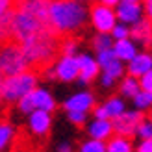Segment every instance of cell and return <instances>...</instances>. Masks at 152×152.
Wrapping results in <instances>:
<instances>
[{
    "label": "cell",
    "instance_id": "19",
    "mask_svg": "<svg viewBox=\"0 0 152 152\" xmlns=\"http://www.w3.org/2000/svg\"><path fill=\"white\" fill-rule=\"evenodd\" d=\"M102 106H104V110H106V115H108V119H115V117H119L121 113L126 110V102H124V98L121 96V95L110 96Z\"/></svg>",
    "mask_w": 152,
    "mask_h": 152
},
{
    "label": "cell",
    "instance_id": "11",
    "mask_svg": "<svg viewBox=\"0 0 152 152\" xmlns=\"http://www.w3.org/2000/svg\"><path fill=\"white\" fill-rule=\"evenodd\" d=\"M28 128L34 135H47L52 128V113L45 110H34L28 113Z\"/></svg>",
    "mask_w": 152,
    "mask_h": 152
},
{
    "label": "cell",
    "instance_id": "8",
    "mask_svg": "<svg viewBox=\"0 0 152 152\" xmlns=\"http://www.w3.org/2000/svg\"><path fill=\"white\" fill-rule=\"evenodd\" d=\"M76 63H78V78H76V82L80 86H89L95 78H98L100 67H98L95 56L87 54V52L76 54Z\"/></svg>",
    "mask_w": 152,
    "mask_h": 152
},
{
    "label": "cell",
    "instance_id": "9",
    "mask_svg": "<svg viewBox=\"0 0 152 152\" xmlns=\"http://www.w3.org/2000/svg\"><path fill=\"white\" fill-rule=\"evenodd\" d=\"M115 10V17L119 22H124V24H134L139 19L145 17V7L141 2H132V0H119V2L113 6Z\"/></svg>",
    "mask_w": 152,
    "mask_h": 152
},
{
    "label": "cell",
    "instance_id": "36",
    "mask_svg": "<svg viewBox=\"0 0 152 152\" xmlns=\"http://www.w3.org/2000/svg\"><path fill=\"white\" fill-rule=\"evenodd\" d=\"M13 10V0H0V17Z\"/></svg>",
    "mask_w": 152,
    "mask_h": 152
},
{
    "label": "cell",
    "instance_id": "24",
    "mask_svg": "<svg viewBox=\"0 0 152 152\" xmlns=\"http://www.w3.org/2000/svg\"><path fill=\"white\" fill-rule=\"evenodd\" d=\"M78 152H106V141L89 137V139H86L80 145Z\"/></svg>",
    "mask_w": 152,
    "mask_h": 152
},
{
    "label": "cell",
    "instance_id": "4",
    "mask_svg": "<svg viewBox=\"0 0 152 152\" xmlns=\"http://www.w3.org/2000/svg\"><path fill=\"white\" fill-rule=\"evenodd\" d=\"M37 83H39V76L34 71L24 69L17 74L11 76H4L2 80V87H0V93H2V100L6 102H17L22 95L30 93Z\"/></svg>",
    "mask_w": 152,
    "mask_h": 152
},
{
    "label": "cell",
    "instance_id": "29",
    "mask_svg": "<svg viewBox=\"0 0 152 152\" xmlns=\"http://www.w3.org/2000/svg\"><path fill=\"white\" fill-rule=\"evenodd\" d=\"M67 121H69L71 124H74V126H83L87 123V113L71 110V111H67Z\"/></svg>",
    "mask_w": 152,
    "mask_h": 152
},
{
    "label": "cell",
    "instance_id": "1",
    "mask_svg": "<svg viewBox=\"0 0 152 152\" xmlns=\"http://www.w3.org/2000/svg\"><path fill=\"white\" fill-rule=\"evenodd\" d=\"M47 22L56 35L80 32L89 22V7L82 0H48Z\"/></svg>",
    "mask_w": 152,
    "mask_h": 152
},
{
    "label": "cell",
    "instance_id": "41",
    "mask_svg": "<svg viewBox=\"0 0 152 152\" xmlns=\"http://www.w3.org/2000/svg\"><path fill=\"white\" fill-rule=\"evenodd\" d=\"M82 2H91V0H82Z\"/></svg>",
    "mask_w": 152,
    "mask_h": 152
},
{
    "label": "cell",
    "instance_id": "16",
    "mask_svg": "<svg viewBox=\"0 0 152 152\" xmlns=\"http://www.w3.org/2000/svg\"><path fill=\"white\" fill-rule=\"evenodd\" d=\"M150 19L143 17L137 22L130 24V39L137 47H148L150 45Z\"/></svg>",
    "mask_w": 152,
    "mask_h": 152
},
{
    "label": "cell",
    "instance_id": "22",
    "mask_svg": "<svg viewBox=\"0 0 152 152\" xmlns=\"http://www.w3.org/2000/svg\"><path fill=\"white\" fill-rule=\"evenodd\" d=\"M100 71L106 72L108 76H111L113 80H121V78H123V76L126 74V67H124V63L121 61V59L113 58L111 61H108L104 67H100Z\"/></svg>",
    "mask_w": 152,
    "mask_h": 152
},
{
    "label": "cell",
    "instance_id": "27",
    "mask_svg": "<svg viewBox=\"0 0 152 152\" xmlns=\"http://www.w3.org/2000/svg\"><path fill=\"white\" fill-rule=\"evenodd\" d=\"M134 135H137L139 139H148V137H152V123H150V119H145V117H143V119L139 121V124L135 126Z\"/></svg>",
    "mask_w": 152,
    "mask_h": 152
},
{
    "label": "cell",
    "instance_id": "38",
    "mask_svg": "<svg viewBox=\"0 0 152 152\" xmlns=\"http://www.w3.org/2000/svg\"><path fill=\"white\" fill-rule=\"evenodd\" d=\"M45 76H47L48 80H56V72H54V67H47V71H45Z\"/></svg>",
    "mask_w": 152,
    "mask_h": 152
},
{
    "label": "cell",
    "instance_id": "12",
    "mask_svg": "<svg viewBox=\"0 0 152 152\" xmlns=\"http://www.w3.org/2000/svg\"><path fill=\"white\" fill-rule=\"evenodd\" d=\"M95 104H96V100H95V95L91 93V91H78V93L71 95L63 102V108H65V111L74 110V111H86V113H89Z\"/></svg>",
    "mask_w": 152,
    "mask_h": 152
},
{
    "label": "cell",
    "instance_id": "30",
    "mask_svg": "<svg viewBox=\"0 0 152 152\" xmlns=\"http://www.w3.org/2000/svg\"><path fill=\"white\" fill-rule=\"evenodd\" d=\"M113 58H115V54H113V48H104V50H98V52H96V56H95V59H96L98 67H104L108 61H111Z\"/></svg>",
    "mask_w": 152,
    "mask_h": 152
},
{
    "label": "cell",
    "instance_id": "13",
    "mask_svg": "<svg viewBox=\"0 0 152 152\" xmlns=\"http://www.w3.org/2000/svg\"><path fill=\"white\" fill-rule=\"evenodd\" d=\"M30 98H32V106L34 110H45V111H54L56 110V98L50 93L47 87H39L35 86L32 91H30Z\"/></svg>",
    "mask_w": 152,
    "mask_h": 152
},
{
    "label": "cell",
    "instance_id": "26",
    "mask_svg": "<svg viewBox=\"0 0 152 152\" xmlns=\"http://www.w3.org/2000/svg\"><path fill=\"white\" fill-rule=\"evenodd\" d=\"M110 35L113 41H119V39H126V37H130V26L124 24V22H115V26L110 30Z\"/></svg>",
    "mask_w": 152,
    "mask_h": 152
},
{
    "label": "cell",
    "instance_id": "25",
    "mask_svg": "<svg viewBox=\"0 0 152 152\" xmlns=\"http://www.w3.org/2000/svg\"><path fill=\"white\" fill-rule=\"evenodd\" d=\"M111 45H113V39L108 32H96V35L93 37V48L96 52L104 48H111Z\"/></svg>",
    "mask_w": 152,
    "mask_h": 152
},
{
    "label": "cell",
    "instance_id": "40",
    "mask_svg": "<svg viewBox=\"0 0 152 152\" xmlns=\"http://www.w3.org/2000/svg\"><path fill=\"white\" fill-rule=\"evenodd\" d=\"M2 80H4V74L0 72V87H2ZM0 100H2V93H0Z\"/></svg>",
    "mask_w": 152,
    "mask_h": 152
},
{
    "label": "cell",
    "instance_id": "35",
    "mask_svg": "<svg viewBox=\"0 0 152 152\" xmlns=\"http://www.w3.org/2000/svg\"><path fill=\"white\" fill-rule=\"evenodd\" d=\"M56 152H74V147L71 141H59L56 147Z\"/></svg>",
    "mask_w": 152,
    "mask_h": 152
},
{
    "label": "cell",
    "instance_id": "32",
    "mask_svg": "<svg viewBox=\"0 0 152 152\" xmlns=\"http://www.w3.org/2000/svg\"><path fill=\"white\" fill-rule=\"evenodd\" d=\"M134 152H152V137L141 139L137 145L134 147Z\"/></svg>",
    "mask_w": 152,
    "mask_h": 152
},
{
    "label": "cell",
    "instance_id": "14",
    "mask_svg": "<svg viewBox=\"0 0 152 152\" xmlns=\"http://www.w3.org/2000/svg\"><path fill=\"white\" fill-rule=\"evenodd\" d=\"M124 67H126V72L130 76L139 78L141 74L152 71V56L148 54V52H137L130 61L124 63Z\"/></svg>",
    "mask_w": 152,
    "mask_h": 152
},
{
    "label": "cell",
    "instance_id": "7",
    "mask_svg": "<svg viewBox=\"0 0 152 152\" xmlns=\"http://www.w3.org/2000/svg\"><path fill=\"white\" fill-rule=\"evenodd\" d=\"M145 117L143 111L139 110H124L119 117L111 119V124H113V134H119V135H126V137H134V132H135V126L139 124V121Z\"/></svg>",
    "mask_w": 152,
    "mask_h": 152
},
{
    "label": "cell",
    "instance_id": "15",
    "mask_svg": "<svg viewBox=\"0 0 152 152\" xmlns=\"http://www.w3.org/2000/svg\"><path fill=\"white\" fill-rule=\"evenodd\" d=\"M86 132L89 137L93 139H100L106 141L108 137L113 135V124H111V119H93L91 123H86Z\"/></svg>",
    "mask_w": 152,
    "mask_h": 152
},
{
    "label": "cell",
    "instance_id": "10",
    "mask_svg": "<svg viewBox=\"0 0 152 152\" xmlns=\"http://www.w3.org/2000/svg\"><path fill=\"white\" fill-rule=\"evenodd\" d=\"M52 67H54V72H56V80H59V82L71 83V82H76V78H78L76 56H63L61 54V58H58Z\"/></svg>",
    "mask_w": 152,
    "mask_h": 152
},
{
    "label": "cell",
    "instance_id": "31",
    "mask_svg": "<svg viewBox=\"0 0 152 152\" xmlns=\"http://www.w3.org/2000/svg\"><path fill=\"white\" fill-rule=\"evenodd\" d=\"M137 82H139V89H143V91H152V71L141 74L139 78H137Z\"/></svg>",
    "mask_w": 152,
    "mask_h": 152
},
{
    "label": "cell",
    "instance_id": "28",
    "mask_svg": "<svg viewBox=\"0 0 152 152\" xmlns=\"http://www.w3.org/2000/svg\"><path fill=\"white\" fill-rule=\"evenodd\" d=\"M78 48H80V45H78L76 39H72V37L65 39L61 45H59V50H61L63 56H76L78 54Z\"/></svg>",
    "mask_w": 152,
    "mask_h": 152
},
{
    "label": "cell",
    "instance_id": "18",
    "mask_svg": "<svg viewBox=\"0 0 152 152\" xmlns=\"http://www.w3.org/2000/svg\"><path fill=\"white\" fill-rule=\"evenodd\" d=\"M106 152H134V141L126 135L113 134L106 139Z\"/></svg>",
    "mask_w": 152,
    "mask_h": 152
},
{
    "label": "cell",
    "instance_id": "43",
    "mask_svg": "<svg viewBox=\"0 0 152 152\" xmlns=\"http://www.w3.org/2000/svg\"><path fill=\"white\" fill-rule=\"evenodd\" d=\"M19 2H24V0H19Z\"/></svg>",
    "mask_w": 152,
    "mask_h": 152
},
{
    "label": "cell",
    "instance_id": "33",
    "mask_svg": "<svg viewBox=\"0 0 152 152\" xmlns=\"http://www.w3.org/2000/svg\"><path fill=\"white\" fill-rule=\"evenodd\" d=\"M98 76H100V86H102L104 89H111V87H113V86H115V83H117V80H113L111 76H108L106 72L98 74Z\"/></svg>",
    "mask_w": 152,
    "mask_h": 152
},
{
    "label": "cell",
    "instance_id": "3",
    "mask_svg": "<svg viewBox=\"0 0 152 152\" xmlns=\"http://www.w3.org/2000/svg\"><path fill=\"white\" fill-rule=\"evenodd\" d=\"M19 45L22 48V54H24L28 65H35V67H41V65L45 67L50 61H54L59 50L58 35L50 28L41 30V32H37L35 35L28 37Z\"/></svg>",
    "mask_w": 152,
    "mask_h": 152
},
{
    "label": "cell",
    "instance_id": "17",
    "mask_svg": "<svg viewBox=\"0 0 152 152\" xmlns=\"http://www.w3.org/2000/svg\"><path fill=\"white\" fill-rule=\"evenodd\" d=\"M111 48H113V54H115V58L121 59L123 63L130 61V59L139 52V47L130 39V37H126V39H119V41H113Z\"/></svg>",
    "mask_w": 152,
    "mask_h": 152
},
{
    "label": "cell",
    "instance_id": "34",
    "mask_svg": "<svg viewBox=\"0 0 152 152\" xmlns=\"http://www.w3.org/2000/svg\"><path fill=\"white\" fill-rule=\"evenodd\" d=\"M91 113H93V119H108V115H106V110H104V106H93L91 108Z\"/></svg>",
    "mask_w": 152,
    "mask_h": 152
},
{
    "label": "cell",
    "instance_id": "37",
    "mask_svg": "<svg viewBox=\"0 0 152 152\" xmlns=\"http://www.w3.org/2000/svg\"><path fill=\"white\" fill-rule=\"evenodd\" d=\"M141 2H145V4H143V7H145V15L150 17V13H152V0H141Z\"/></svg>",
    "mask_w": 152,
    "mask_h": 152
},
{
    "label": "cell",
    "instance_id": "2",
    "mask_svg": "<svg viewBox=\"0 0 152 152\" xmlns=\"http://www.w3.org/2000/svg\"><path fill=\"white\" fill-rule=\"evenodd\" d=\"M48 0H24L19 2L17 10H11L10 34L17 43H22L37 32L48 28L47 22Z\"/></svg>",
    "mask_w": 152,
    "mask_h": 152
},
{
    "label": "cell",
    "instance_id": "42",
    "mask_svg": "<svg viewBox=\"0 0 152 152\" xmlns=\"http://www.w3.org/2000/svg\"><path fill=\"white\" fill-rule=\"evenodd\" d=\"M132 2H141V0H132Z\"/></svg>",
    "mask_w": 152,
    "mask_h": 152
},
{
    "label": "cell",
    "instance_id": "44",
    "mask_svg": "<svg viewBox=\"0 0 152 152\" xmlns=\"http://www.w3.org/2000/svg\"><path fill=\"white\" fill-rule=\"evenodd\" d=\"M0 41H2V39H0Z\"/></svg>",
    "mask_w": 152,
    "mask_h": 152
},
{
    "label": "cell",
    "instance_id": "21",
    "mask_svg": "<svg viewBox=\"0 0 152 152\" xmlns=\"http://www.w3.org/2000/svg\"><path fill=\"white\" fill-rule=\"evenodd\" d=\"M15 135H17V130L11 123L7 121H0V152H4L7 147L13 143Z\"/></svg>",
    "mask_w": 152,
    "mask_h": 152
},
{
    "label": "cell",
    "instance_id": "39",
    "mask_svg": "<svg viewBox=\"0 0 152 152\" xmlns=\"http://www.w3.org/2000/svg\"><path fill=\"white\" fill-rule=\"evenodd\" d=\"M98 2H100V4H104V6H115L117 2H119V0H98Z\"/></svg>",
    "mask_w": 152,
    "mask_h": 152
},
{
    "label": "cell",
    "instance_id": "20",
    "mask_svg": "<svg viewBox=\"0 0 152 152\" xmlns=\"http://www.w3.org/2000/svg\"><path fill=\"white\" fill-rule=\"evenodd\" d=\"M139 91V82L135 76H123L121 78V83H119V95L123 98H132L135 93Z\"/></svg>",
    "mask_w": 152,
    "mask_h": 152
},
{
    "label": "cell",
    "instance_id": "23",
    "mask_svg": "<svg viewBox=\"0 0 152 152\" xmlns=\"http://www.w3.org/2000/svg\"><path fill=\"white\" fill-rule=\"evenodd\" d=\"M132 102H134V108L139 110V111H148L152 108V91H143L139 89L137 93L132 96Z\"/></svg>",
    "mask_w": 152,
    "mask_h": 152
},
{
    "label": "cell",
    "instance_id": "5",
    "mask_svg": "<svg viewBox=\"0 0 152 152\" xmlns=\"http://www.w3.org/2000/svg\"><path fill=\"white\" fill-rule=\"evenodd\" d=\"M24 69H30L22 48L19 43H6L0 47V72L4 76L17 74Z\"/></svg>",
    "mask_w": 152,
    "mask_h": 152
},
{
    "label": "cell",
    "instance_id": "6",
    "mask_svg": "<svg viewBox=\"0 0 152 152\" xmlns=\"http://www.w3.org/2000/svg\"><path fill=\"white\" fill-rule=\"evenodd\" d=\"M89 22L96 32H108L115 26L117 17H115V10L111 6H104L100 2H96L89 7Z\"/></svg>",
    "mask_w": 152,
    "mask_h": 152
}]
</instances>
